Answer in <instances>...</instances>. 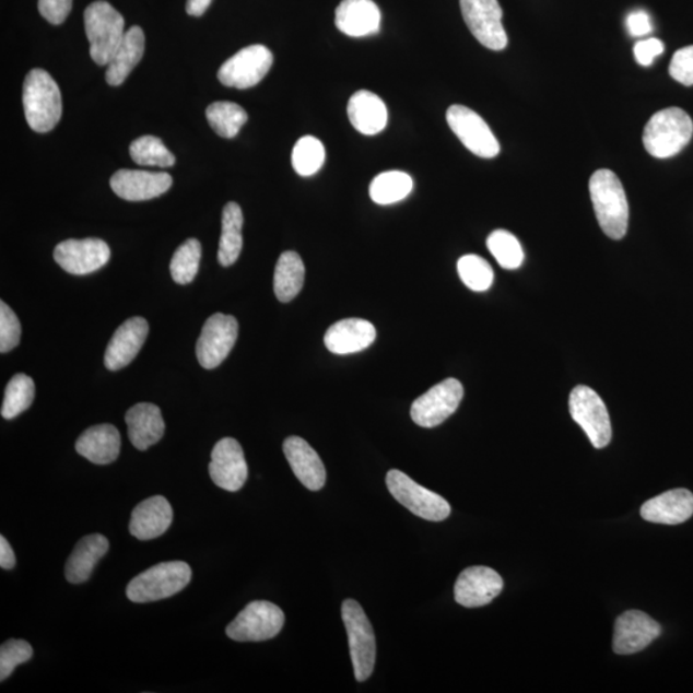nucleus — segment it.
Here are the masks:
<instances>
[{"mask_svg": "<svg viewBox=\"0 0 693 693\" xmlns=\"http://www.w3.org/2000/svg\"><path fill=\"white\" fill-rule=\"evenodd\" d=\"M375 338H377V330L371 321L345 319L333 324L328 329L324 343L336 355H350V353L366 350L374 343Z\"/></svg>", "mask_w": 693, "mask_h": 693, "instance_id": "nucleus-25", "label": "nucleus"}, {"mask_svg": "<svg viewBox=\"0 0 693 693\" xmlns=\"http://www.w3.org/2000/svg\"><path fill=\"white\" fill-rule=\"evenodd\" d=\"M14 565H16V556H14V552L11 548L9 541L5 540V537H0V566L5 571L13 569Z\"/></svg>", "mask_w": 693, "mask_h": 693, "instance_id": "nucleus-47", "label": "nucleus"}, {"mask_svg": "<svg viewBox=\"0 0 693 693\" xmlns=\"http://www.w3.org/2000/svg\"><path fill=\"white\" fill-rule=\"evenodd\" d=\"M33 658V647L24 639H10L0 647V681H5L20 663Z\"/></svg>", "mask_w": 693, "mask_h": 693, "instance_id": "nucleus-41", "label": "nucleus"}, {"mask_svg": "<svg viewBox=\"0 0 693 693\" xmlns=\"http://www.w3.org/2000/svg\"><path fill=\"white\" fill-rule=\"evenodd\" d=\"M24 109L26 121L36 132L55 129L62 116V97L54 78L47 71L34 69L24 83Z\"/></svg>", "mask_w": 693, "mask_h": 693, "instance_id": "nucleus-2", "label": "nucleus"}, {"mask_svg": "<svg viewBox=\"0 0 693 693\" xmlns=\"http://www.w3.org/2000/svg\"><path fill=\"white\" fill-rule=\"evenodd\" d=\"M201 243L195 238L184 242L183 245L176 249L172 263H169V271H172L174 282L180 285L193 282L199 269V262H201Z\"/></svg>", "mask_w": 693, "mask_h": 693, "instance_id": "nucleus-37", "label": "nucleus"}, {"mask_svg": "<svg viewBox=\"0 0 693 693\" xmlns=\"http://www.w3.org/2000/svg\"><path fill=\"white\" fill-rule=\"evenodd\" d=\"M346 113L352 127L364 136H377L388 124L386 103L372 92L360 91L353 94Z\"/></svg>", "mask_w": 693, "mask_h": 693, "instance_id": "nucleus-28", "label": "nucleus"}, {"mask_svg": "<svg viewBox=\"0 0 693 693\" xmlns=\"http://www.w3.org/2000/svg\"><path fill=\"white\" fill-rule=\"evenodd\" d=\"M150 326L143 317H131L115 331L107 345L105 365L110 372L121 371L142 350Z\"/></svg>", "mask_w": 693, "mask_h": 693, "instance_id": "nucleus-20", "label": "nucleus"}, {"mask_svg": "<svg viewBox=\"0 0 693 693\" xmlns=\"http://www.w3.org/2000/svg\"><path fill=\"white\" fill-rule=\"evenodd\" d=\"M283 451L294 475L309 491H320L327 482V470L315 449L299 437H287Z\"/></svg>", "mask_w": 693, "mask_h": 693, "instance_id": "nucleus-21", "label": "nucleus"}, {"mask_svg": "<svg viewBox=\"0 0 693 693\" xmlns=\"http://www.w3.org/2000/svg\"><path fill=\"white\" fill-rule=\"evenodd\" d=\"M486 247L490 252L496 258L501 268L506 270H515L521 267L525 262V252L518 238L514 234L507 231H495L489 239H486Z\"/></svg>", "mask_w": 693, "mask_h": 693, "instance_id": "nucleus-38", "label": "nucleus"}, {"mask_svg": "<svg viewBox=\"0 0 693 693\" xmlns=\"http://www.w3.org/2000/svg\"><path fill=\"white\" fill-rule=\"evenodd\" d=\"M145 38L142 28L132 26L125 33L122 42L109 61L106 72V81L109 85L119 86L142 61L144 55Z\"/></svg>", "mask_w": 693, "mask_h": 693, "instance_id": "nucleus-30", "label": "nucleus"}, {"mask_svg": "<svg viewBox=\"0 0 693 693\" xmlns=\"http://www.w3.org/2000/svg\"><path fill=\"white\" fill-rule=\"evenodd\" d=\"M326 146L319 139L302 137L292 152V165L301 176H313L326 164Z\"/></svg>", "mask_w": 693, "mask_h": 693, "instance_id": "nucleus-36", "label": "nucleus"}, {"mask_svg": "<svg viewBox=\"0 0 693 693\" xmlns=\"http://www.w3.org/2000/svg\"><path fill=\"white\" fill-rule=\"evenodd\" d=\"M243 212L238 203L228 202L223 212V231L219 245V262L232 267L237 262L243 248Z\"/></svg>", "mask_w": 693, "mask_h": 693, "instance_id": "nucleus-32", "label": "nucleus"}, {"mask_svg": "<svg viewBox=\"0 0 693 693\" xmlns=\"http://www.w3.org/2000/svg\"><path fill=\"white\" fill-rule=\"evenodd\" d=\"M132 446L145 451L158 444L165 434V422L156 404L142 402L132 407L125 416Z\"/></svg>", "mask_w": 693, "mask_h": 693, "instance_id": "nucleus-26", "label": "nucleus"}, {"mask_svg": "<svg viewBox=\"0 0 693 693\" xmlns=\"http://www.w3.org/2000/svg\"><path fill=\"white\" fill-rule=\"evenodd\" d=\"M191 580V569L184 562L161 563L140 573L127 588L128 599L137 603L168 599L183 591Z\"/></svg>", "mask_w": 693, "mask_h": 693, "instance_id": "nucleus-4", "label": "nucleus"}, {"mask_svg": "<svg viewBox=\"0 0 693 693\" xmlns=\"http://www.w3.org/2000/svg\"><path fill=\"white\" fill-rule=\"evenodd\" d=\"M306 269L304 261L293 250L280 255L274 275V291L283 304L298 296L305 283Z\"/></svg>", "mask_w": 693, "mask_h": 693, "instance_id": "nucleus-31", "label": "nucleus"}, {"mask_svg": "<svg viewBox=\"0 0 693 693\" xmlns=\"http://www.w3.org/2000/svg\"><path fill=\"white\" fill-rule=\"evenodd\" d=\"M462 397L461 383L448 378L416 398L411 407V418L419 426H438L459 409Z\"/></svg>", "mask_w": 693, "mask_h": 693, "instance_id": "nucleus-14", "label": "nucleus"}, {"mask_svg": "<svg viewBox=\"0 0 693 693\" xmlns=\"http://www.w3.org/2000/svg\"><path fill=\"white\" fill-rule=\"evenodd\" d=\"M660 634V624L643 613V611H625L615 622L614 653L618 655H632L643 651Z\"/></svg>", "mask_w": 693, "mask_h": 693, "instance_id": "nucleus-18", "label": "nucleus"}, {"mask_svg": "<svg viewBox=\"0 0 693 693\" xmlns=\"http://www.w3.org/2000/svg\"><path fill=\"white\" fill-rule=\"evenodd\" d=\"M501 575L486 566H471L463 571L455 585V600L463 608H482L503 592Z\"/></svg>", "mask_w": 693, "mask_h": 693, "instance_id": "nucleus-17", "label": "nucleus"}, {"mask_svg": "<svg viewBox=\"0 0 693 693\" xmlns=\"http://www.w3.org/2000/svg\"><path fill=\"white\" fill-rule=\"evenodd\" d=\"M457 271L462 283L474 292L489 291L495 278L491 265L477 255L461 257L457 262Z\"/></svg>", "mask_w": 693, "mask_h": 693, "instance_id": "nucleus-40", "label": "nucleus"}, {"mask_svg": "<svg viewBox=\"0 0 693 693\" xmlns=\"http://www.w3.org/2000/svg\"><path fill=\"white\" fill-rule=\"evenodd\" d=\"M414 181L402 172H387L377 176L371 186V197L377 204L387 205L401 202L410 196Z\"/></svg>", "mask_w": 693, "mask_h": 693, "instance_id": "nucleus-33", "label": "nucleus"}, {"mask_svg": "<svg viewBox=\"0 0 693 693\" xmlns=\"http://www.w3.org/2000/svg\"><path fill=\"white\" fill-rule=\"evenodd\" d=\"M174 518L173 507L164 496H153L132 510L130 533L140 541H150L167 532Z\"/></svg>", "mask_w": 693, "mask_h": 693, "instance_id": "nucleus-22", "label": "nucleus"}, {"mask_svg": "<svg viewBox=\"0 0 693 693\" xmlns=\"http://www.w3.org/2000/svg\"><path fill=\"white\" fill-rule=\"evenodd\" d=\"M108 550L109 542L105 536L95 533L81 538L66 563V579L72 585L84 584Z\"/></svg>", "mask_w": 693, "mask_h": 693, "instance_id": "nucleus-29", "label": "nucleus"}, {"mask_svg": "<svg viewBox=\"0 0 693 693\" xmlns=\"http://www.w3.org/2000/svg\"><path fill=\"white\" fill-rule=\"evenodd\" d=\"M209 124L218 136L233 139L238 136L243 125L248 120V115L237 103L215 102L205 110Z\"/></svg>", "mask_w": 693, "mask_h": 693, "instance_id": "nucleus-34", "label": "nucleus"}, {"mask_svg": "<svg viewBox=\"0 0 693 693\" xmlns=\"http://www.w3.org/2000/svg\"><path fill=\"white\" fill-rule=\"evenodd\" d=\"M39 12L51 25H61L69 17L72 0H39Z\"/></svg>", "mask_w": 693, "mask_h": 693, "instance_id": "nucleus-44", "label": "nucleus"}, {"mask_svg": "<svg viewBox=\"0 0 693 693\" xmlns=\"http://www.w3.org/2000/svg\"><path fill=\"white\" fill-rule=\"evenodd\" d=\"M447 122L455 136L467 149L482 158H495L500 143L486 122L466 106L455 105L447 109Z\"/></svg>", "mask_w": 693, "mask_h": 693, "instance_id": "nucleus-13", "label": "nucleus"}, {"mask_svg": "<svg viewBox=\"0 0 693 693\" xmlns=\"http://www.w3.org/2000/svg\"><path fill=\"white\" fill-rule=\"evenodd\" d=\"M21 338V324L16 314L4 302H0V352L16 349Z\"/></svg>", "mask_w": 693, "mask_h": 693, "instance_id": "nucleus-42", "label": "nucleus"}, {"mask_svg": "<svg viewBox=\"0 0 693 693\" xmlns=\"http://www.w3.org/2000/svg\"><path fill=\"white\" fill-rule=\"evenodd\" d=\"M284 623V613L275 603L254 601L227 625L226 634L238 643H261L277 637Z\"/></svg>", "mask_w": 693, "mask_h": 693, "instance_id": "nucleus-7", "label": "nucleus"}, {"mask_svg": "<svg viewBox=\"0 0 693 693\" xmlns=\"http://www.w3.org/2000/svg\"><path fill=\"white\" fill-rule=\"evenodd\" d=\"M85 33L91 43V56L99 66H107L119 48L125 32L121 13L103 0L92 3L84 13Z\"/></svg>", "mask_w": 693, "mask_h": 693, "instance_id": "nucleus-5", "label": "nucleus"}, {"mask_svg": "<svg viewBox=\"0 0 693 693\" xmlns=\"http://www.w3.org/2000/svg\"><path fill=\"white\" fill-rule=\"evenodd\" d=\"M75 447L86 460L97 466H108L120 455L121 436L114 425H95L81 434Z\"/></svg>", "mask_w": 693, "mask_h": 693, "instance_id": "nucleus-27", "label": "nucleus"}, {"mask_svg": "<svg viewBox=\"0 0 693 693\" xmlns=\"http://www.w3.org/2000/svg\"><path fill=\"white\" fill-rule=\"evenodd\" d=\"M210 477L221 490L238 492L246 484L248 467L239 442L223 438L212 449Z\"/></svg>", "mask_w": 693, "mask_h": 693, "instance_id": "nucleus-16", "label": "nucleus"}, {"mask_svg": "<svg viewBox=\"0 0 693 693\" xmlns=\"http://www.w3.org/2000/svg\"><path fill=\"white\" fill-rule=\"evenodd\" d=\"M693 515V495L688 490L661 493L641 507V516L655 525L677 526Z\"/></svg>", "mask_w": 693, "mask_h": 693, "instance_id": "nucleus-24", "label": "nucleus"}, {"mask_svg": "<svg viewBox=\"0 0 693 693\" xmlns=\"http://www.w3.org/2000/svg\"><path fill=\"white\" fill-rule=\"evenodd\" d=\"M110 249L98 238L68 239L55 249V260L72 275H87L105 267Z\"/></svg>", "mask_w": 693, "mask_h": 693, "instance_id": "nucleus-15", "label": "nucleus"}, {"mask_svg": "<svg viewBox=\"0 0 693 693\" xmlns=\"http://www.w3.org/2000/svg\"><path fill=\"white\" fill-rule=\"evenodd\" d=\"M130 156L140 166L172 167L175 165V156L156 137L145 136L138 138L130 145Z\"/></svg>", "mask_w": 693, "mask_h": 693, "instance_id": "nucleus-39", "label": "nucleus"}, {"mask_svg": "<svg viewBox=\"0 0 693 693\" xmlns=\"http://www.w3.org/2000/svg\"><path fill=\"white\" fill-rule=\"evenodd\" d=\"M386 482L390 495L419 518L444 521L451 514V506L444 497L424 489L400 470H390Z\"/></svg>", "mask_w": 693, "mask_h": 693, "instance_id": "nucleus-8", "label": "nucleus"}, {"mask_svg": "<svg viewBox=\"0 0 693 693\" xmlns=\"http://www.w3.org/2000/svg\"><path fill=\"white\" fill-rule=\"evenodd\" d=\"M626 28L632 36H644L653 32L650 16L645 11H634L626 17Z\"/></svg>", "mask_w": 693, "mask_h": 693, "instance_id": "nucleus-46", "label": "nucleus"}, {"mask_svg": "<svg viewBox=\"0 0 693 693\" xmlns=\"http://www.w3.org/2000/svg\"><path fill=\"white\" fill-rule=\"evenodd\" d=\"M342 619L349 634V644L353 670L359 682H365L374 672L377 659V643L373 625L361 604L355 600H345L342 604Z\"/></svg>", "mask_w": 693, "mask_h": 693, "instance_id": "nucleus-6", "label": "nucleus"}, {"mask_svg": "<svg viewBox=\"0 0 693 693\" xmlns=\"http://www.w3.org/2000/svg\"><path fill=\"white\" fill-rule=\"evenodd\" d=\"M272 63H274V56L271 50L261 44H256V46L243 48L237 55L228 58L221 66L218 78L225 86L248 90L261 83Z\"/></svg>", "mask_w": 693, "mask_h": 693, "instance_id": "nucleus-10", "label": "nucleus"}, {"mask_svg": "<svg viewBox=\"0 0 693 693\" xmlns=\"http://www.w3.org/2000/svg\"><path fill=\"white\" fill-rule=\"evenodd\" d=\"M571 415L580 425L595 448H603L610 444L613 430L607 407L601 397L592 388L578 386L569 397Z\"/></svg>", "mask_w": 693, "mask_h": 693, "instance_id": "nucleus-9", "label": "nucleus"}, {"mask_svg": "<svg viewBox=\"0 0 693 693\" xmlns=\"http://www.w3.org/2000/svg\"><path fill=\"white\" fill-rule=\"evenodd\" d=\"M589 195L602 232L611 239H622L629 231L630 205L623 184L608 168L596 172L589 180Z\"/></svg>", "mask_w": 693, "mask_h": 693, "instance_id": "nucleus-1", "label": "nucleus"}, {"mask_svg": "<svg viewBox=\"0 0 693 693\" xmlns=\"http://www.w3.org/2000/svg\"><path fill=\"white\" fill-rule=\"evenodd\" d=\"M35 398V383L26 374H16L7 385L2 416L12 420L32 407Z\"/></svg>", "mask_w": 693, "mask_h": 693, "instance_id": "nucleus-35", "label": "nucleus"}, {"mask_svg": "<svg viewBox=\"0 0 693 693\" xmlns=\"http://www.w3.org/2000/svg\"><path fill=\"white\" fill-rule=\"evenodd\" d=\"M173 178L167 173L119 169L110 178V188L125 201L140 202L157 198L172 188Z\"/></svg>", "mask_w": 693, "mask_h": 693, "instance_id": "nucleus-19", "label": "nucleus"}, {"mask_svg": "<svg viewBox=\"0 0 693 693\" xmlns=\"http://www.w3.org/2000/svg\"><path fill=\"white\" fill-rule=\"evenodd\" d=\"M669 73L684 86L693 85V46L677 50L669 66Z\"/></svg>", "mask_w": 693, "mask_h": 693, "instance_id": "nucleus-43", "label": "nucleus"}, {"mask_svg": "<svg viewBox=\"0 0 693 693\" xmlns=\"http://www.w3.org/2000/svg\"><path fill=\"white\" fill-rule=\"evenodd\" d=\"M381 14L373 0H342L336 11V26L351 38L378 34Z\"/></svg>", "mask_w": 693, "mask_h": 693, "instance_id": "nucleus-23", "label": "nucleus"}, {"mask_svg": "<svg viewBox=\"0 0 693 693\" xmlns=\"http://www.w3.org/2000/svg\"><path fill=\"white\" fill-rule=\"evenodd\" d=\"M238 321L232 315L215 314L204 322L197 342V359L202 367L215 368L223 364L238 338Z\"/></svg>", "mask_w": 693, "mask_h": 693, "instance_id": "nucleus-11", "label": "nucleus"}, {"mask_svg": "<svg viewBox=\"0 0 693 693\" xmlns=\"http://www.w3.org/2000/svg\"><path fill=\"white\" fill-rule=\"evenodd\" d=\"M212 0H188L187 12L190 16L201 17L209 10Z\"/></svg>", "mask_w": 693, "mask_h": 693, "instance_id": "nucleus-48", "label": "nucleus"}, {"mask_svg": "<svg viewBox=\"0 0 693 693\" xmlns=\"http://www.w3.org/2000/svg\"><path fill=\"white\" fill-rule=\"evenodd\" d=\"M634 57L641 66H651L655 58L663 51V44L659 39L650 38L641 40L634 46Z\"/></svg>", "mask_w": 693, "mask_h": 693, "instance_id": "nucleus-45", "label": "nucleus"}, {"mask_svg": "<svg viewBox=\"0 0 693 693\" xmlns=\"http://www.w3.org/2000/svg\"><path fill=\"white\" fill-rule=\"evenodd\" d=\"M460 7L469 31L482 46L492 50L506 48L504 13L498 0H460Z\"/></svg>", "mask_w": 693, "mask_h": 693, "instance_id": "nucleus-12", "label": "nucleus"}, {"mask_svg": "<svg viewBox=\"0 0 693 693\" xmlns=\"http://www.w3.org/2000/svg\"><path fill=\"white\" fill-rule=\"evenodd\" d=\"M693 122L682 108L669 107L656 113L644 131V145L655 158H670L691 142Z\"/></svg>", "mask_w": 693, "mask_h": 693, "instance_id": "nucleus-3", "label": "nucleus"}]
</instances>
